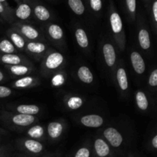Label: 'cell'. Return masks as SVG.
<instances>
[{
  "instance_id": "cell-1",
  "label": "cell",
  "mask_w": 157,
  "mask_h": 157,
  "mask_svg": "<svg viewBox=\"0 0 157 157\" xmlns=\"http://www.w3.org/2000/svg\"><path fill=\"white\" fill-rule=\"evenodd\" d=\"M108 20L113 39L120 50L124 51L126 46V35L122 18L117 10L113 0L109 1Z\"/></svg>"
},
{
  "instance_id": "cell-2",
  "label": "cell",
  "mask_w": 157,
  "mask_h": 157,
  "mask_svg": "<svg viewBox=\"0 0 157 157\" xmlns=\"http://www.w3.org/2000/svg\"><path fill=\"white\" fill-rule=\"evenodd\" d=\"M65 64V58L59 52L50 49L43 58L41 62V73L44 77L59 71Z\"/></svg>"
},
{
  "instance_id": "cell-3",
  "label": "cell",
  "mask_w": 157,
  "mask_h": 157,
  "mask_svg": "<svg viewBox=\"0 0 157 157\" xmlns=\"http://www.w3.org/2000/svg\"><path fill=\"white\" fill-rule=\"evenodd\" d=\"M12 28L18 32L26 41H45L44 35L35 26L29 23L24 21H15L12 24Z\"/></svg>"
},
{
  "instance_id": "cell-4",
  "label": "cell",
  "mask_w": 157,
  "mask_h": 157,
  "mask_svg": "<svg viewBox=\"0 0 157 157\" xmlns=\"http://www.w3.org/2000/svg\"><path fill=\"white\" fill-rule=\"evenodd\" d=\"M0 118L2 120L3 123L5 122L7 124H11L15 127H22V128L30 127L31 125L36 123V121H38L35 116L25 115L8 111H3Z\"/></svg>"
},
{
  "instance_id": "cell-5",
  "label": "cell",
  "mask_w": 157,
  "mask_h": 157,
  "mask_svg": "<svg viewBox=\"0 0 157 157\" xmlns=\"http://www.w3.org/2000/svg\"><path fill=\"white\" fill-rule=\"evenodd\" d=\"M50 49L49 46L42 41H27L24 52L35 59L41 60Z\"/></svg>"
},
{
  "instance_id": "cell-6",
  "label": "cell",
  "mask_w": 157,
  "mask_h": 157,
  "mask_svg": "<svg viewBox=\"0 0 157 157\" xmlns=\"http://www.w3.org/2000/svg\"><path fill=\"white\" fill-rule=\"evenodd\" d=\"M30 4L32 6V15L37 20L46 22L53 18V15L48 8L46 7L39 0H30Z\"/></svg>"
},
{
  "instance_id": "cell-7",
  "label": "cell",
  "mask_w": 157,
  "mask_h": 157,
  "mask_svg": "<svg viewBox=\"0 0 157 157\" xmlns=\"http://www.w3.org/2000/svg\"><path fill=\"white\" fill-rule=\"evenodd\" d=\"M47 37L52 43L59 46L64 41V31L62 28L55 23H48L44 27Z\"/></svg>"
},
{
  "instance_id": "cell-8",
  "label": "cell",
  "mask_w": 157,
  "mask_h": 157,
  "mask_svg": "<svg viewBox=\"0 0 157 157\" xmlns=\"http://www.w3.org/2000/svg\"><path fill=\"white\" fill-rule=\"evenodd\" d=\"M32 15V9L29 1H21L17 3V7L14 9V17L15 19L19 20L18 21H27L31 19Z\"/></svg>"
},
{
  "instance_id": "cell-9",
  "label": "cell",
  "mask_w": 157,
  "mask_h": 157,
  "mask_svg": "<svg viewBox=\"0 0 157 157\" xmlns=\"http://www.w3.org/2000/svg\"><path fill=\"white\" fill-rule=\"evenodd\" d=\"M0 64L5 66L18 65V64H28L32 65V64L26 57L19 54H7V55H0Z\"/></svg>"
},
{
  "instance_id": "cell-10",
  "label": "cell",
  "mask_w": 157,
  "mask_h": 157,
  "mask_svg": "<svg viewBox=\"0 0 157 157\" xmlns=\"http://www.w3.org/2000/svg\"><path fill=\"white\" fill-rule=\"evenodd\" d=\"M103 135L106 140L113 148L120 147L124 142V137H123L122 133L118 131L117 129H116L115 127H110L106 128L103 132Z\"/></svg>"
},
{
  "instance_id": "cell-11",
  "label": "cell",
  "mask_w": 157,
  "mask_h": 157,
  "mask_svg": "<svg viewBox=\"0 0 157 157\" xmlns=\"http://www.w3.org/2000/svg\"><path fill=\"white\" fill-rule=\"evenodd\" d=\"M38 84H39V79L37 77L27 75L15 80L11 84V87L16 89H28L38 86Z\"/></svg>"
},
{
  "instance_id": "cell-12",
  "label": "cell",
  "mask_w": 157,
  "mask_h": 157,
  "mask_svg": "<svg viewBox=\"0 0 157 157\" xmlns=\"http://www.w3.org/2000/svg\"><path fill=\"white\" fill-rule=\"evenodd\" d=\"M104 62L109 67H113L117 62V54L114 46L110 43H104L102 48Z\"/></svg>"
},
{
  "instance_id": "cell-13",
  "label": "cell",
  "mask_w": 157,
  "mask_h": 157,
  "mask_svg": "<svg viewBox=\"0 0 157 157\" xmlns=\"http://www.w3.org/2000/svg\"><path fill=\"white\" fill-rule=\"evenodd\" d=\"M6 70L12 75L15 77H24L30 75L35 71L33 64L28 65V64H18V65L5 66Z\"/></svg>"
},
{
  "instance_id": "cell-14",
  "label": "cell",
  "mask_w": 157,
  "mask_h": 157,
  "mask_svg": "<svg viewBox=\"0 0 157 157\" xmlns=\"http://www.w3.org/2000/svg\"><path fill=\"white\" fill-rule=\"evenodd\" d=\"M6 34L9 38L8 39L12 43L16 50L18 52H24L26 42H27L26 40L12 27L8 29Z\"/></svg>"
},
{
  "instance_id": "cell-15",
  "label": "cell",
  "mask_w": 157,
  "mask_h": 157,
  "mask_svg": "<svg viewBox=\"0 0 157 157\" xmlns=\"http://www.w3.org/2000/svg\"><path fill=\"white\" fill-rule=\"evenodd\" d=\"M0 21L2 24H12L15 21L14 9L8 2H0Z\"/></svg>"
},
{
  "instance_id": "cell-16",
  "label": "cell",
  "mask_w": 157,
  "mask_h": 157,
  "mask_svg": "<svg viewBox=\"0 0 157 157\" xmlns=\"http://www.w3.org/2000/svg\"><path fill=\"white\" fill-rule=\"evenodd\" d=\"M80 123L83 126L90 128H98L104 124V118L98 114L84 115L80 119Z\"/></svg>"
},
{
  "instance_id": "cell-17",
  "label": "cell",
  "mask_w": 157,
  "mask_h": 157,
  "mask_svg": "<svg viewBox=\"0 0 157 157\" xmlns=\"http://www.w3.org/2000/svg\"><path fill=\"white\" fill-rule=\"evenodd\" d=\"M19 143L23 148L34 154L41 153L44 149V146L41 142L35 140L30 139V138H25V139L20 140Z\"/></svg>"
},
{
  "instance_id": "cell-18",
  "label": "cell",
  "mask_w": 157,
  "mask_h": 157,
  "mask_svg": "<svg viewBox=\"0 0 157 157\" xmlns=\"http://www.w3.org/2000/svg\"><path fill=\"white\" fill-rule=\"evenodd\" d=\"M130 61L133 70L137 75H143L145 72V61L139 52L133 51L130 53Z\"/></svg>"
},
{
  "instance_id": "cell-19",
  "label": "cell",
  "mask_w": 157,
  "mask_h": 157,
  "mask_svg": "<svg viewBox=\"0 0 157 157\" xmlns=\"http://www.w3.org/2000/svg\"><path fill=\"white\" fill-rule=\"evenodd\" d=\"M64 130V124L61 121H52L49 123L47 127L48 135L50 139L55 140L59 139Z\"/></svg>"
},
{
  "instance_id": "cell-20",
  "label": "cell",
  "mask_w": 157,
  "mask_h": 157,
  "mask_svg": "<svg viewBox=\"0 0 157 157\" xmlns=\"http://www.w3.org/2000/svg\"><path fill=\"white\" fill-rule=\"evenodd\" d=\"M138 41H139L141 48L144 51L149 50L150 46H151V41H150L148 29L144 24L140 26L139 32H138Z\"/></svg>"
},
{
  "instance_id": "cell-21",
  "label": "cell",
  "mask_w": 157,
  "mask_h": 157,
  "mask_svg": "<svg viewBox=\"0 0 157 157\" xmlns=\"http://www.w3.org/2000/svg\"><path fill=\"white\" fill-rule=\"evenodd\" d=\"M116 80L121 91L127 92L129 89L128 78L126 69L123 66H118L116 71Z\"/></svg>"
},
{
  "instance_id": "cell-22",
  "label": "cell",
  "mask_w": 157,
  "mask_h": 157,
  "mask_svg": "<svg viewBox=\"0 0 157 157\" xmlns=\"http://www.w3.org/2000/svg\"><path fill=\"white\" fill-rule=\"evenodd\" d=\"M40 110V107L35 104H20L14 107L12 110L17 113L35 116L39 113Z\"/></svg>"
},
{
  "instance_id": "cell-23",
  "label": "cell",
  "mask_w": 157,
  "mask_h": 157,
  "mask_svg": "<svg viewBox=\"0 0 157 157\" xmlns=\"http://www.w3.org/2000/svg\"><path fill=\"white\" fill-rule=\"evenodd\" d=\"M84 103V100L78 95H68L64 98V104L69 110H76L81 108Z\"/></svg>"
},
{
  "instance_id": "cell-24",
  "label": "cell",
  "mask_w": 157,
  "mask_h": 157,
  "mask_svg": "<svg viewBox=\"0 0 157 157\" xmlns=\"http://www.w3.org/2000/svg\"><path fill=\"white\" fill-rule=\"evenodd\" d=\"M75 35L77 43L80 48L82 49H87L89 46V39L85 29L77 26L75 31Z\"/></svg>"
},
{
  "instance_id": "cell-25",
  "label": "cell",
  "mask_w": 157,
  "mask_h": 157,
  "mask_svg": "<svg viewBox=\"0 0 157 157\" xmlns=\"http://www.w3.org/2000/svg\"><path fill=\"white\" fill-rule=\"evenodd\" d=\"M94 147L97 155L99 157H107L110 154V147L102 138H97L94 140Z\"/></svg>"
},
{
  "instance_id": "cell-26",
  "label": "cell",
  "mask_w": 157,
  "mask_h": 157,
  "mask_svg": "<svg viewBox=\"0 0 157 157\" xmlns=\"http://www.w3.org/2000/svg\"><path fill=\"white\" fill-rule=\"evenodd\" d=\"M77 75L80 81L84 84H90L94 81V75L88 67L82 65L77 71Z\"/></svg>"
},
{
  "instance_id": "cell-27",
  "label": "cell",
  "mask_w": 157,
  "mask_h": 157,
  "mask_svg": "<svg viewBox=\"0 0 157 157\" xmlns=\"http://www.w3.org/2000/svg\"><path fill=\"white\" fill-rule=\"evenodd\" d=\"M67 5L75 15L81 16L85 13L86 6L83 0H67Z\"/></svg>"
},
{
  "instance_id": "cell-28",
  "label": "cell",
  "mask_w": 157,
  "mask_h": 157,
  "mask_svg": "<svg viewBox=\"0 0 157 157\" xmlns=\"http://www.w3.org/2000/svg\"><path fill=\"white\" fill-rule=\"evenodd\" d=\"M136 106L142 111H146L149 107V101L147 95L143 90H137L135 96Z\"/></svg>"
},
{
  "instance_id": "cell-29",
  "label": "cell",
  "mask_w": 157,
  "mask_h": 157,
  "mask_svg": "<svg viewBox=\"0 0 157 157\" xmlns=\"http://www.w3.org/2000/svg\"><path fill=\"white\" fill-rule=\"evenodd\" d=\"M26 134L30 139L40 140L44 137V129L41 125H34L27 130Z\"/></svg>"
},
{
  "instance_id": "cell-30",
  "label": "cell",
  "mask_w": 157,
  "mask_h": 157,
  "mask_svg": "<svg viewBox=\"0 0 157 157\" xmlns=\"http://www.w3.org/2000/svg\"><path fill=\"white\" fill-rule=\"evenodd\" d=\"M18 51L8 38L0 39V55L17 54Z\"/></svg>"
},
{
  "instance_id": "cell-31",
  "label": "cell",
  "mask_w": 157,
  "mask_h": 157,
  "mask_svg": "<svg viewBox=\"0 0 157 157\" xmlns=\"http://www.w3.org/2000/svg\"><path fill=\"white\" fill-rule=\"evenodd\" d=\"M126 12L132 21H135L136 17V0H123Z\"/></svg>"
},
{
  "instance_id": "cell-32",
  "label": "cell",
  "mask_w": 157,
  "mask_h": 157,
  "mask_svg": "<svg viewBox=\"0 0 157 157\" xmlns=\"http://www.w3.org/2000/svg\"><path fill=\"white\" fill-rule=\"evenodd\" d=\"M88 7L94 14L101 13L104 6V0H86Z\"/></svg>"
},
{
  "instance_id": "cell-33",
  "label": "cell",
  "mask_w": 157,
  "mask_h": 157,
  "mask_svg": "<svg viewBox=\"0 0 157 157\" xmlns=\"http://www.w3.org/2000/svg\"><path fill=\"white\" fill-rule=\"evenodd\" d=\"M147 12L151 16V21H153V25L156 29L157 25V0H152L151 4L149 6Z\"/></svg>"
},
{
  "instance_id": "cell-34",
  "label": "cell",
  "mask_w": 157,
  "mask_h": 157,
  "mask_svg": "<svg viewBox=\"0 0 157 157\" xmlns=\"http://www.w3.org/2000/svg\"><path fill=\"white\" fill-rule=\"evenodd\" d=\"M148 84L150 87H155L157 86V69L154 68L150 74L148 79Z\"/></svg>"
},
{
  "instance_id": "cell-35",
  "label": "cell",
  "mask_w": 157,
  "mask_h": 157,
  "mask_svg": "<svg viewBox=\"0 0 157 157\" xmlns=\"http://www.w3.org/2000/svg\"><path fill=\"white\" fill-rule=\"evenodd\" d=\"M13 94V90L10 87L0 85V99L6 98Z\"/></svg>"
},
{
  "instance_id": "cell-36",
  "label": "cell",
  "mask_w": 157,
  "mask_h": 157,
  "mask_svg": "<svg viewBox=\"0 0 157 157\" xmlns=\"http://www.w3.org/2000/svg\"><path fill=\"white\" fill-rule=\"evenodd\" d=\"M90 150L87 147H81L75 153V157H90Z\"/></svg>"
},
{
  "instance_id": "cell-37",
  "label": "cell",
  "mask_w": 157,
  "mask_h": 157,
  "mask_svg": "<svg viewBox=\"0 0 157 157\" xmlns=\"http://www.w3.org/2000/svg\"><path fill=\"white\" fill-rule=\"evenodd\" d=\"M64 82V76L61 75V74H58L57 75H55V76L54 77L53 80H52V84H53V85L55 86L61 85Z\"/></svg>"
},
{
  "instance_id": "cell-38",
  "label": "cell",
  "mask_w": 157,
  "mask_h": 157,
  "mask_svg": "<svg viewBox=\"0 0 157 157\" xmlns=\"http://www.w3.org/2000/svg\"><path fill=\"white\" fill-rule=\"evenodd\" d=\"M151 144L154 149H157V135H154L153 139L151 140Z\"/></svg>"
},
{
  "instance_id": "cell-39",
  "label": "cell",
  "mask_w": 157,
  "mask_h": 157,
  "mask_svg": "<svg viewBox=\"0 0 157 157\" xmlns=\"http://www.w3.org/2000/svg\"><path fill=\"white\" fill-rule=\"evenodd\" d=\"M142 1H143V2H144L146 9H147V10H148L149 6H150V4H151L152 0H142Z\"/></svg>"
},
{
  "instance_id": "cell-40",
  "label": "cell",
  "mask_w": 157,
  "mask_h": 157,
  "mask_svg": "<svg viewBox=\"0 0 157 157\" xmlns=\"http://www.w3.org/2000/svg\"><path fill=\"white\" fill-rule=\"evenodd\" d=\"M5 80H6V75H4V73L2 71H0V82H2Z\"/></svg>"
},
{
  "instance_id": "cell-41",
  "label": "cell",
  "mask_w": 157,
  "mask_h": 157,
  "mask_svg": "<svg viewBox=\"0 0 157 157\" xmlns=\"http://www.w3.org/2000/svg\"><path fill=\"white\" fill-rule=\"evenodd\" d=\"M14 1H15L16 3H18L21 1H29V0H14Z\"/></svg>"
},
{
  "instance_id": "cell-42",
  "label": "cell",
  "mask_w": 157,
  "mask_h": 157,
  "mask_svg": "<svg viewBox=\"0 0 157 157\" xmlns=\"http://www.w3.org/2000/svg\"><path fill=\"white\" fill-rule=\"evenodd\" d=\"M0 2H8L7 0H0Z\"/></svg>"
},
{
  "instance_id": "cell-43",
  "label": "cell",
  "mask_w": 157,
  "mask_h": 157,
  "mask_svg": "<svg viewBox=\"0 0 157 157\" xmlns=\"http://www.w3.org/2000/svg\"><path fill=\"white\" fill-rule=\"evenodd\" d=\"M47 1L51 2H55V1H56V0H47Z\"/></svg>"
},
{
  "instance_id": "cell-44",
  "label": "cell",
  "mask_w": 157,
  "mask_h": 157,
  "mask_svg": "<svg viewBox=\"0 0 157 157\" xmlns=\"http://www.w3.org/2000/svg\"><path fill=\"white\" fill-rule=\"evenodd\" d=\"M0 23H1V21H0ZM1 24H2V23H1Z\"/></svg>"
}]
</instances>
